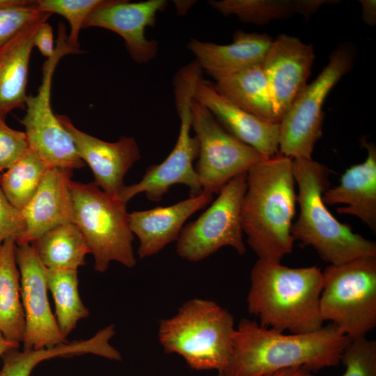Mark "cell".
<instances>
[{
	"label": "cell",
	"mask_w": 376,
	"mask_h": 376,
	"mask_svg": "<svg viewBox=\"0 0 376 376\" xmlns=\"http://www.w3.org/2000/svg\"><path fill=\"white\" fill-rule=\"evenodd\" d=\"M166 5L164 0H105L88 15L83 29L99 27L116 33L124 40L131 58L146 64L155 58L158 49L155 40L146 38V29L155 24L157 13Z\"/></svg>",
	"instance_id": "14"
},
{
	"label": "cell",
	"mask_w": 376,
	"mask_h": 376,
	"mask_svg": "<svg viewBox=\"0 0 376 376\" xmlns=\"http://www.w3.org/2000/svg\"><path fill=\"white\" fill-rule=\"evenodd\" d=\"M105 0H36L38 11L57 14L63 17L70 29L67 37L68 45L74 49L81 51L79 35L88 15Z\"/></svg>",
	"instance_id": "30"
},
{
	"label": "cell",
	"mask_w": 376,
	"mask_h": 376,
	"mask_svg": "<svg viewBox=\"0 0 376 376\" xmlns=\"http://www.w3.org/2000/svg\"><path fill=\"white\" fill-rule=\"evenodd\" d=\"M16 246L13 238L0 244V333L6 340L19 345L24 339L25 318Z\"/></svg>",
	"instance_id": "25"
},
{
	"label": "cell",
	"mask_w": 376,
	"mask_h": 376,
	"mask_svg": "<svg viewBox=\"0 0 376 376\" xmlns=\"http://www.w3.org/2000/svg\"><path fill=\"white\" fill-rule=\"evenodd\" d=\"M246 173L228 182L210 206L182 228L176 245L179 256L200 261L225 246L234 248L240 255L246 253L241 208L246 190Z\"/></svg>",
	"instance_id": "11"
},
{
	"label": "cell",
	"mask_w": 376,
	"mask_h": 376,
	"mask_svg": "<svg viewBox=\"0 0 376 376\" xmlns=\"http://www.w3.org/2000/svg\"><path fill=\"white\" fill-rule=\"evenodd\" d=\"M354 60L350 47H337L318 77L298 93L279 123V153L292 159H312L315 144L322 134L324 100L352 70Z\"/></svg>",
	"instance_id": "10"
},
{
	"label": "cell",
	"mask_w": 376,
	"mask_h": 376,
	"mask_svg": "<svg viewBox=\"0 0 376 376\" xmlns=\"http://www.w3.org/2000/svg\"><path fill=\"white\" fill-rule=\"evenodd\" d=\"M272 41L266 33L237 30L230 44L218 45L193 38L187 48L201 68L210 75L229 72L263 63Z\"/></svg>",
	"instance_id": "22"
},
{
	"label": "cell",
	"mask_w": 376,
	"mask_h": 376,
	"mask_svg": "<svg viewBox=\"0 0 376 376\" xmlns=\"http://www.w3.org/2000/svg\"><path fill=\"white\" fill-rule=\"evenodd\" d=\"M362 6V19L369 26L376 24V1L375 0H361Z\"/></svg>",
	"instance_id": "36"
},
{
	"label": "cell",
	"mask_w": 376,
	"mask_h": 376,
	"mask_svg": "<svg viewBox=\"0 0 376 376\" xmlns=\"http://www.w3.org/2000/svg\"><path fill=\"white\" fill-rule=\"evenodd\" d=\"M48 167L29 150L0 174V187L8 200L22 210L36 192Z\"/></svg>",
	"instance_id": "29"
},
{
	"label": "cell",
	"mask_w": 376,
	"mask_h": 376,
	"mask_svg": "<svg viewBox=\"0 0 376 376\" xmlns=\"http://www.w3.org/2000/svg\"><path fill=\"white\" fill-rule=\"evenodd\" d=\"M209 75L215 81L213 84L216 89L236 106L264 121L279 123L262 63Z\"/></svg>",
	"instance_id": "24"
},
{
	"label": "cell",
	"mask_w": 376,
	"mask_h": 376,
	"mask_svg": "<svg viewBox=\"0 0 376 376\" xmlns=\"http://www.w3.org/2000/svg\"><path fill=\"white\" fill-rule=\"evenodd\" d=\"M50 14L42 13L0 47V118L16 109H25L29 65L35 34Z\"/></svg>",
	"instance_id": "21"
},
{
	"label": "cell",
	"mask_w": 376,
	"mask_h": 376,
	"mask_svg": "<svg viewBox=\"0 0 376 376\" xmlns=\"http://www.w3.org/2000/svg\"><path fill=\"white\" fill-rule=\"evenodd\" d=\"M29 150L24 132L10 127L0 118V174Z\"/></svg>",
	"instance_id": "33"
},
{
	"label": "cell",
	"mask_w": 376,
	"mask_h": 376,
	"mask_svg": "<svg viewBox=\"0 0 376 376\" xmlns=\"http://www.w3.org/2000/svg\"><path fill=\"white\" fill-rule=\"evenodd\" d=\"M213 195L202 193L166 207H157L129 213L130 229L140 242V258L151 256L177 240L185 221L207 205Z\"/></svg>",
	"instance_id": "19"
},
{
	"label": "cell",
	"mask_w": 376,
	"mask_h": 376,
	"mask_svg": "<svg viewBox=\"0 0 376 376\" xmlns=\"http://www.w3.org/2000/svg\"><path fill=\"white\" fill-rule=\"evenodd\" d=\"M342 376H376V341L366 336L352 339L344 350Z\"/></svg>",
	"instance_id": "31"
},
{
	"label": "cell",
	"mask_w": 376,
	"mask_h": 376,
	"mask_svg": "<svg viewBox=\"0 0 376 376\" xmlns=\"http://www.w3.org/2000/svg\"><path fill=\"white\" fill-rule=\"evenodd\" d=\"M73 223L81 233L95 259V269L105 272L111 261L135 266L132 233L127 203L107 194L93 182H71Z\"/></svg>",
	"instance_id": "6"
},
{
	"label": "cell",
	"mask_w": 376,
	"mask_h": 376,
	"mask_svg": "<svg viewBox=\"0 0 376 376\" xmlns=\"http://www.w3.org/2000/svg\"><path fill=\"white\" fill-rule=\"evenodd\" d=\"M30 1V0H0V8L25 4Z\"/></svg>",
	"instance_id": "39"
},
{
	"label": "cell",
	"mask_w": 376,
	"mask_h": 376,
	"mask_svg": "<svg viewBox=\"0 0 376 376\" xmlns=\"http://www.w3.org/2000/svg\"><path fill=\"white\" fill-rule=\"evenodd\" d=\"M19 345L6 340L0 333V357L8 350L18 348Z\"/></svg>",
	"instance_id": "38"
},
{
	"label": "cell",
	"mask_w": 376,
	"mask_h": 376,
	"mask_svg": "<svg viewBox=\"0 0 376 376\" xmlns=\"http://www.w3.org/2000/svg\"><path fill=\"white\" fill-rule=\"evenodd\" d=\"M312 372L302 367L281 370L266 376H313Z\"/></svg>",
	"instance_id": "37"
},
{
	"label": "cell",
	"mask_w": 376,
	"mask_h": 376,
	"mask_svg": "<svg viewBox=\"0 0 376 376\" xmlns=\"http://www.w3.org/2000/svg\"><path fill=\"white\" fill-rule=\"evenodd\" d=\"M57 117L72 136L79 155L91 168L93 182L107 194L118 196L125 186V174L141 157L135 139L123 136L116 142H107L79 130L67 116Z\"/></svg>",
	"instance_id": "16"
},
{
	"label": "cell",
	"mask_w": 376,
	"mask_h": 376,
	"mask_svg": "<svg viewBox=\"0 0 376 376\" xmlns=\"http://www.w3.org/2000/svg\"><path fill=\"white\" fill-rule=\"evenodd\" d=\"M217 376H225L223 373H218Z\"/></svg>",
	"instance_id": "40"
},
{
	"label": "cell",
	"mask_w": 376,
	"mask_h": 376,
	"mask_svg": "<svg viewBox=\"0 0 376 376\" xmlns=\"http://www.w3.org/2000/svg\"><path fill=\"white\" fill-rule=\"evenodd\" d=\"M65 26L59 23L54 55L42 68V81L35 95H28L26 113L19 120L24 127L29 150L48 167L73 171L85 166L70 134L53 112L51 89L55 69L67 54H80L67 43Z\"/></svg>",
	"instance_id": "9"
},
{
	"label": "cell",
	"mask_w": 376,
	"mask_h": 376,
	"mask_svg": "<svg viewBox=\"0 0 376 376\" xmlns=\"http://www.w3.org/2000/svg\"><path fill=\"white\" fill-rule=\"evenodd\" d=\"M235 331L233 316L227 310L213 301L193 299L161 322L159 339L166 352L178 354L191 368L224 373Z\"/></svg>",
	"instance_id": "5"
},
{
	"label": "cell",
	"mask_w": 376,
	"mask_h": 376,
	"mask_svg": "<svg viewBox=\"0 0 376 376\" xmlns=\"http://www.w3.org/2000/svg\"><path fill=\"white\" fill-rule=\"evenodd\" d=\"M21 299L25 318L23 350L52 347L67 342L47 297V268L31 244L16 246Z\"/></svg>",
	"instance_id": "13"
},
{
	"label": "cell",
	"mask_w": 376,
	"mask_h": 376,
	"mask_svg": "<svg viewBox=\"0 0 376 376\" xmlns=\"http://www.w3.org/2000/svg\"><path fill=\"white\" fill-rule=\"evenodd\" d=\"M33 45L47 58L54 55L56 45H54L53 30L47 21L43 22L37 30L33 39Z\"/></svg>",
	"instance_id": "35"
},
{
	"label": "cell",
	"mask_w": 376,
	"mask_h": 376,
	"mask_svg": "<svg viewBox=\"0 0 376 376\" xmlns=\"http://www.w3.org/2000/svg\"><path fill=\"white\" fill-rule=\"evenodd\" d=\"M46 276L48 290L55 303V318L65 338L77 322L89 315L79 297L77 270L47 269Z\"/></svg>",
	"instance_id": "28"
},
{
	"label": "cell",
	"mask_w": 376,
	"mask_h": 376,
	"mask_svg": "<svg viewBox=\"0 0 376 376\" xmlns=\"http://www.w3.org/2000/svg\"><path fill=\"white\" fill-rule=\"evenodd\" d=\"M315 58L313 45L286 34L273 40L262 63L275 117L282 116L306 85Z\"/></svg>",
	"instance_id": "15"
},
{
	"label": "cell",
	"mask_w": 376,
	"mask_h": 376,
	"mask_svg": "<svg viewBox=\"0 0 376 376\" xmlns=\"http://www.w3.org/2000/svg\"><path fill=\"white\" fill-rule=\"evenodd\" d=\"M72 171L49 167L27 205L22 210L23 232L16 244H31L49 230L73 222Z\"/></svg>",
	"instance_id": "18"
},
{
	"label": "cell",
	"mask_w": 376,
	"mask_h": 376,
	"mask_svg": "<svg viewBox=\"0 0 376 376\" xmlns=\"http://www.w3.org/2000/svg\"><path fill=\"white\" fill-rule=\"evenodd\" d=\"M322 273L320 312L352 339L376 326V257L329 265Z\"/></svg>",
	"instance_id": "8"
},
{
	"label": "cell",
	"mask_w": 376,
	"mask_h": 376,
	"mask_svg": "<svg viewBox=\"0 0 376 376\" xmlns=\"http://www.w3.org/2000/svg\"><path fill=\"white\" fill-rule=\"evenodd\" d=\"M193 99L206 107L228 132L265 158L279 152V123L264 121L238 107L202 76L196 81Z\"/></svg>",
	"instance_id": "17"
},
{
	"label": "cell",
	"mask_w": 376,
	"mask_h": 376,
	"mask_svg": "<svg viewBox=\"0 0 376 376\" xmlns=\"http://www.w3.org/2000/svg\"><path fill=\"white\" fill-rule=\"evenodd\" d=\"M115 334L109 325L86 340L65 342L52 347L19 351L17 348L7 350L2 356L0 376H30L33 368L42 361L56 357H70L93 354L111 360H118L120 353L110 345Z\"/></svg>",
	"instance_id": "23"
},
{
	"label": "cell",
	"mask_w": 376,
	"mask_h": 376,
	"mask_svg": "<svg viewBox=\"0 0 376 376\" xmlns=\"http://www.w3.org/2000/svg\"><path fill=\"white\" fill-rule=\"evenodd\" d=\"M201 69L194 61L184 66L173 79L175 104L180 119V130L176 143L160 164L150 166L137 183L124 186L118 197L126 203L134 196L145 193L148 200L160 201L170 187L182 184L189 188V197L203 193L198 177L194 168L198 158L199 146L197 138L191 135V105Z\"/></svg>",
	"instance_id": "7"
},
{
	"label": "cell",
	"mask_w": 376,
	"mask_h": 376,
	"mask_svg": "<svg viewBox=\"0 0 376 376\" xmlns=\"http://www.w3.org/2000/svg\"><path fill=\"white\" fill-rule=\"evenodd\" d=\"M352 339L331 323L304 334H285L242 319L233 337V353L225 376H266L302 367L318 371L336 366Z\"/></svg>",
	"instance_id": "1"
},
{
	"label": "cell",
	"mask_w": 376,
	"mask_h": 376,
	"mask_svg": "<svg viewBox=\"0 0 376 376\" xmlns=\"http://www.w3.org/2000/svg\"><path fill=\"white\" fill-rule=\"evenodd\" d=\"M248 311L260 324L304 334L323 327L320 312L322 273L316 266L292 268L258 259L251 271Z\"/></svg>",
	"instance_id": "3"
},
{
	"label": "cell",
	"mask_w": 376,
	"mask_h": 376,
	"mask_svg": "<svg viewBox=\"0 0 376 376\" xmlns=\"http://www.w3.org/2000/svg\"><path fill=\"white\" fill-rule=\"evenodd\" d=\"M367 150L363 163L350 166L342 175L340 183L328 188L322 196L325 205L345 204L336 209L340 214L358 217L376 232V147L375 143L361 139Z\"/></svg>",
	"instance_id": "20"
},
{
	"label": "cell",
	"mask_w": 376,
	"mask_h": 376,
	"mask_svg": "<svg viewBox=\"0 0 376 376\" xmlns=\"http://www.w3.org/2000/svg\"><path fill=\"white\" fill-rule=\"evenodd\" d=\"M339 1L329 0H221L209 4L225 16H236L240 20L264 25L276 19H288L300 14L308 19L324 5Z\"/></svg>",
	"instance_id": "26"
},
{
	"label": "cell",
	"mask_w": 376,
	"mask_h": 376,
	"mask_svg": "<svg viewBox=\"0 0 376 376\" xmlns=\"http://www.w3.org/2000/svg\"><path fill=\"white\" fill-rule=\"evenodd\" d=\"M295 184L292 159L279 152L254 164L246 173L242 226L258 259L281 263L292 252Z\"/></svg>",
	"instance_id": "2"
},
{
	"label": "cell",
	"mask_w": 376,
	"mask_h": 376,
	"mask_svg": "<svg viewBox=\"0 0 376 376\" xmlns=\"http://www.w3.org/2000/svg\"><path fill=\"white\" fill-rule=\"evenodd\" d=\"M292 172L298 186L297 219L292 223L295 240L312 246L330 265H340L366 256L376 257V244L340 223L322 201L329 188V169L312 159H293Z\"/></svg>",
	"instance_id": "4"
},
{
	"label": "cell",
	"mask_w": 376,
	"mask_h": 376,
	"mask_svg": "<svg viewBox=\"0 0 376 376\" xmlns=\"http://www.w3.org/2000/svg\"><path fill=\"white\" fill-rule=\"evenodd\" d=\"M24 228L22 210L10 203L0 187V244L9 238L16 242Z\"/></svg>",
	"instance_id": "34"
},
{
	"label": "cell",
	"mask_w": 376,
	"mask_h": 376,
	"mask_svg": "<svg viewBox=\"0 0 376 376\" xmlns=\"http://www.w3.org/2000/svg\"><path fill=\"white\" fill-rule=\"evenodd\" d=\"M191 127L198 141L195 171L203 193L213 195L236 176L267 159L228 132L212 113L192 100Z\"/></svg>",
	"instance_id": "12"
},
{
	"label": "cell",
	"mask_w": 376,
	"mask_h": 376,
	"mask_svg": "<svg viewBox=\"0 0 376 376\" xmlns=\"http://www.w3.org/2000/svg\"><path fill=\"white\" fill-rule=\"evenodd\" d=\"M31 244L47 269L77 270L90 253L83 234L73 222L49 230Z\"/></svg>",
	"instance_id": "27"
},
{
	"label": "cell",
	"mask_w": 376,
	"mask_h": 376,
	"mask_svg": "<svg viewBox=\"0 0 376 376\" xmlns=\"http://www.w3.org/2000/svg\"><path fill=\"white\" fill-rule=\"evenodd\" d=\"M36 1L0 8V47L41 15Z\"/></svg>",
	"instance_id": "32"
}]
</instances>
